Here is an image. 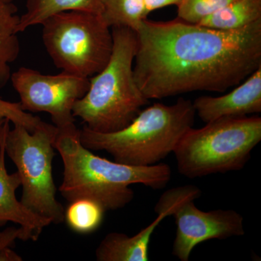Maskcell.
I'll list each match as a JSON object with an SVG mask.
<instances>
[{
  "instance_id": "1",
  "label": "cell",
  "mask_w": 261,
  "mask_h": 261,
  "mask_svg": "<svg viewBox=\"0 0 261 261\" xmlns=\"http://www.w3.org/2000/svg\"><path fill=\"white\" fill-rule=\"evenodd\" d=\"M134 75L147 99L205 91L223 93L261 67V19L221 31L146 19L137 31Z\"/></svg>"
},
{
  "instance_id": "2",
  "label": "cell",
  "mask_w": 261,
  "mask_h": 261,
  "mask_svg": "<svg viewBox=\"0 0 261 261\" xmlns=\"http://www.w3.org/2000/svg\"><path fill=\"white\" fill-rule=\"evenodd\" d=\"M55 149L63 163V179L59 191L70 202L78 199L95 201L106 211L126 207L133 200L132 185L161 190L171 178L166 163L134 166L96 155L82 145L75 125L58 129Z\"/></svg>"
},
{
  "instance_id": "3",
  "label": "cell",
  "mask_w": 261,
  "mask_h": 261,
  "mask_svg": "<svg viewBox=\"0 0 261 261\" xmlns=\"http://www.w3.org/2000/svg\"><path fill=\"white\" fill-rule=\"evenodd\" d=\"M112 54L99 73L89 78L87 93L75 102L73 115L89 129L111 133L125 128L148 105L134 75L138 39L126 27L112 28Z\"/></svg>"
},
{
  "instance_id": "4",
  "label": "cell",
  "mask_w": 261,
  "mask_h": 261,
  "mask_svg": "<svg viewBox=\"0 0 261 261\" xmlns=\"http://www.w3.org/2000/svg\"><path fill=\"white\" fill-rule=\"evenodd\" d=\"M195 115L192 101L179 97L172 106L154 103L142 110L128 126L117 132L100 133L84 125L80 140L86 148L106 151L116 162L152 166L173 152L193 127Z\"/></svg>"
},
{
  "instance_id": "5",
  "label": "cell",
  "mask_w": 261,
  "mask_h": 261,
  "mask_svg": "<svg viewBox=\"0 0 261 261\" xmlns=\"http://www.w3.org/2000/svg\"><path fill=\"white\" fill-rule=\"evenodd\" d=\"M261 141V118H222L187 130L173 151L178 172L188 178L243 169Z\"/></svg>"
},
{
  "instance_id": "6",
  "label": "cell",
  "mask_w": 261,
  "mask_h": 261,
  "mask_svg": "<svg viewBox=\"0 0 261 261\" xmlns=\"http://www.w3.org/2000/svg\"><path fill=\"white\" fill-rule=\"evenodd\" d=\"M8 128L5 137V154L13 161L21 183L20 202L27 208L51 224L64 221V211L56 198L57 187L53 176L56 156L55 141L58 128L42 121L33 132L20 124Z\"/></svg>"
},
{
  "instance_id": "7",
  "label": "cell",
  "mask_w": 261,
  "mask_h": 261,
  "mask_svg": "<svg viewBox=\"0 0 261 261\" xmlns=\"http://www.w3.org/2000/svg\"><path fill=\"white\" fill-rule=\"evenodd\" d=\"M42 25L44 46L62 71L89 79L108 64L113 51L112 32L100 15L63 12Z\"/></svg>"
},
{
  "instance_id": "8",
  "label": "cell",
  "mask_w": 261,
  "mask_h": 261,
  "mask_svg": "<svg viewBox=\"0 0 261 261\" xmlns=\"http://www.w3.org/2000/svg\"><path fill=\"white\" fill-rule=\"evenodd\" d=\"M202 190L195 185H185L166 190L154 206L155 214L165 211L173 216L176 225L172 254L181 261L190 260L199 244L211 240H226L245 234L244 219L233 210L201 211L195 201Z\"/></svg>"
},
{
  "instance_id": "9",
  "label": "cell",
  "mask_w": 261,
  "mask_h": 261,
  "mask_svg": "<svg viewBox=\"0 0 261 261\" xmlns=\"http://www.w3.org/2000/svg\"><path fill=\"white\" fill-rule=\"evenodd\" d=\"M10 80L22 109L49 113L58 129L74 126L73 106L87 93L90 84L89 78L66 72L44 75L25 67L12 73Z\"/></svg>"
},
{
  "instance_id": "10",
  "label": "cell",
  "mask_w": 261,
  "mask_h": 261,
  "mask_svg": "<svg viewBox=\"0 0 261 261\" xmlns=\"http://www.w3.org/2000/svg\"><path fill=\"white\" fill-rule=\"evenodd\" d=\"M10 121L5 119L0 127V226L8 222L20 225L22 241H37L50 220L34 214L18 201L15 192L21 185L17 172L8 173L5 166V137Z\"/></svg>"
},
{
  "instance_id": "11",
  "label": "cell",
  "mask_w": 261,
  "mask_h": 261,
  "mask_svg": "<svg viewBox=\"0 0 261 261\" xmlns=\"http://www.w3.org/2000/svg\"><path fill=\"white\" fill-rule=\"evenodd\" d=\"M192 104L196 114L205 123L261 113V67L229 93L219 97L202 96Z\"/></svg>"
},
{
  "instance_id": "12",
  "label": "cell",
  "mask_w": 261,
  "mask_h": 261,
  "mask_svg": "<svg viewBox=\"0 0 261 261\" xmlns=\"http://www.w3.org/2000/svg\"><path fill=\"white\" fill-rule=\"evenodd\" d=\"M167 217L168 214L165 211L159 213L149 226L134 236L118 232L108 233L96 249V259L98 261H148L152 233Z\"/></svg>"
},
{
  "instance_id": "13",
  "label": "cell",
  "mask_w": 261,
  "mask_h": 261,
  "mask_svg": "<svg viewBox=\"0 0 261 261\" xmlns=\"http://www.w3.org/2000/svg\"><path fill=\"white\" fill-rule=\"evenodd\" d=\"M68 11H85L100 15L101 0H27V11L20 16L18 31L42 24L53 15Z\"/></svg>"
},
{
  "instance_id": "14",
  "label": "cell",
  "mask_w": 261,
  "mask_h": 261,
  "mask_svg": "<svg viewBox=\"0 0 261 261\" xmlns=\"http://www.w3.org/2000/svg\"><path fill=\"white\" fill-rule=\"evenodd\" d=\"M19 22L20 17L17 15L15 5L0 0V89L10 80V64L20 55Z\"/></svg>"
},
{
  "instance_id": "15",
  "label": "cell",
  "mask_w": 261,
  "mask_h": 261,
  "mask_svg": "<svg viewBox=\"0 0 261 261\" xmlns=\"http://www.w3.org/2000/svg\"><path fill=\"white\" fill-rule=\"evenodd\" d=\"M261 19V0H234L204 17L199 25L216 30H236Z\"/></svg>"
},
{
  "instance_id": "16",
  "label": "cell",
  "mask_w": 261,
  "mask_h": 261,
  "mask_svg": "<svg viewBox=\"0 0 261 261\" xmlns=\"http://www.w3.org/2000/svg\"><path fill=\"white\" fill-rule=\"evenodd\" d=\"M100 16L109 28L126 27L137 32L148 15L143 0H101Z\"/></svg>"
},
{
  "instance_id": "17",
  "label": "cell",
  "mask_w": 261,
  "mask_h": 261,
  "mask_svg": "<svg viewBox=\"0 0 261 261\" xmlns=\"http://www.w3.org/2000/svg\"><path fill=\"white\" fill-rule=\"evenodd\" d=\"M106 210L95 201L78 199L70 202L64 211L68 227L81 234L94 232L102 224Z\"/></svg>"
},
{
  "instance_id": "18",
  "label": "cell",
  "mask_w": 261,
  "mask_h": 261,
  "mask_svg": "<svg viewBox=\"0 0 261 261\" xmlns=\"http://www.w3.org/2000/svg\"><path fill=\"white\" fill-rule=\"evenodd\" d=\"M234 0H183L178 5V18L197 23L204 17L214 13Z\"/></svg>"
},
{
  "instance_id": "19",
  "label": "cell",
  "mask_w": 261,
  "mask_h": 261,
  "mask_svg": "<svg viewBox=\"0 0 261 261\" xmlns=\"http://www.w3.org/2000/svg\"><path fill=\"white\" fill-rule=\"evenodd\" d=\"M0 115L9 120L13 124L22 125L29 132H33L42 121L37 116L25 112L20 103L8 102L0 97Z\"/></svg>"
},
{
  "instance_id": "20",
  "label": "cell",
  "mask_w": 261,
  "mask_h": 261,
  "mask_svg": "<svg viewBox=\"0 0 261 261\" xmlns=\"http://www.w3.org/2000/svg\"><path fill=\"white\" fill-rule=\"evenodd\" d=\"M21 228L17 227H8L4 231H0V254L8 247H11L15 243V240H20L21 238Z\"/></svg>"
},
{
  "instance_id": "21",
  "label": "cell",
  "mask_w": 261,
  "mask_h": 261,
  "mask_svg": "<svg viewBox=\"0 0 261 261\" xmlns=\"http://www.w3.org/2000/svg\"><path fill=\"white\" fill-rule=\"evenodd\" d=\"M145 11L147 15L150 14L154 10L166 8L170 5L178 6L183 0H143Z\"/></svg>"
},
{
  "instance_id": "22",
  "label": "cell",
  "mask_w": 261,
  "mask_h": 261,
  "mask_svg": "<svg viewBox=\"0 0 261 261\" xmlns=\"http://www.w3.org/2000/svg\"><path fill=\"white\" fill-rule=\"evenodd\" d=\"M5 119H7V118H5V117H3V116H1L0 115V127L2 126V125L3 124V123H4Z\"/></svg>"
},
{
  "instance_id": "23",
  "label": "cell",
  "mask_w": 261,
  "mask_h": 261,
  "mask_svg": "<svg viewBox=\"0 0 261 261\" xmlns=\"http://www.w3.org/2000/svg\"><path fill=\"white\" fill-rule=\"evenodd\" d=\"M2 1L5 2V3H13V0H2Z\"/></svg>"
}]
</instances>
